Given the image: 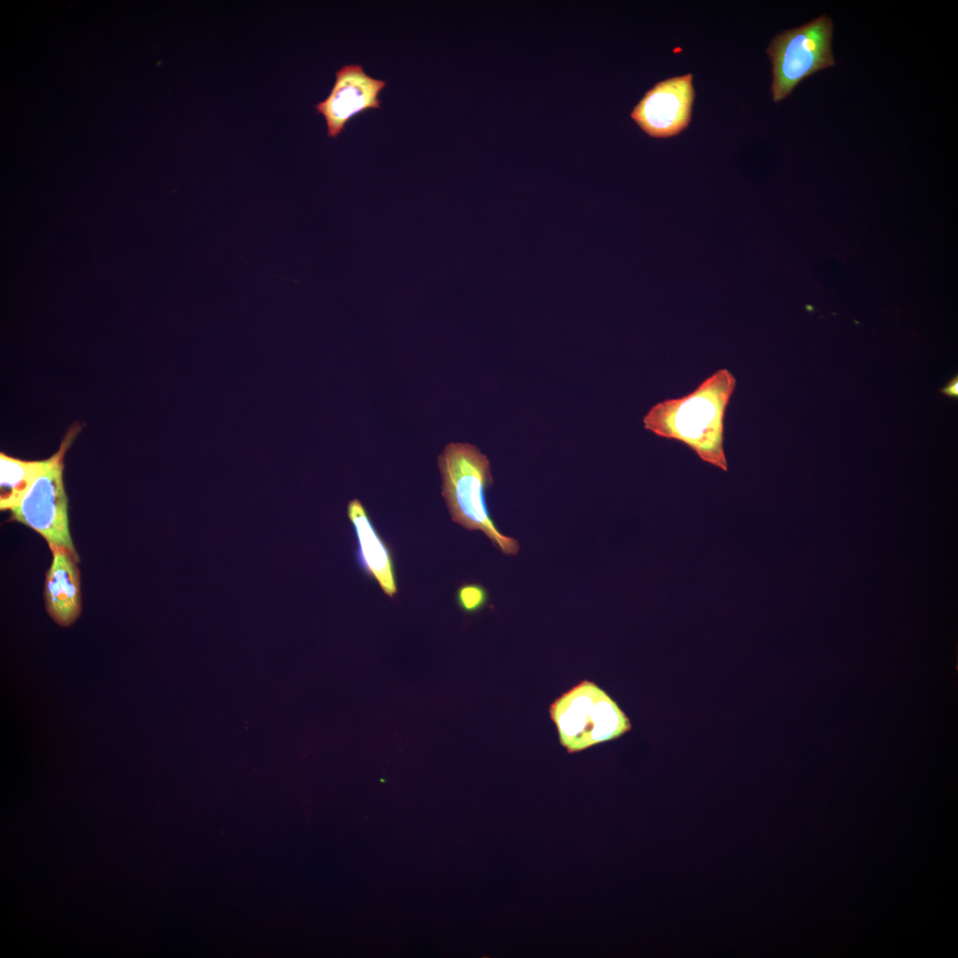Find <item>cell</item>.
I'll list each match as a JSON object with an SVG mask.
<instances>
[{"label":"cell","instance_id":"12","mask_svg":"<svg viewBox=\"0 0 958 958\" xmlns=\"http://www.w3.org/2000/svg\"><path fill=\"white\" fill-rule=\"evenodd\" d=\"M938 391L949 398H958V376L954 375Z\"/></svg>","mask_w":958,"mask_h":958},{"label":"cell","instance_id":"9","mask_svg":"<svg viewBox=\"0 0 958 958\" xmlns=\"http://www.w3.org/2000/svg\"><path fill=\"white\" fill-rule=\"evenodd\" d=\"M348 517L355 530L357 561L364 572L376 580L389 597L397 593L396 572L391 553L374 528L370 516L357 499L349 502Z\"/></svg>","mask_w":958,"mask_h":958},{"label":"cell","instance_id":"7","mask_svg":"<svg viewBox=\"0 0 958 958\" xmlns=\"http://www.w3.org/2000/svg\"><path fill=\"white\" fill-rule=\"evenodd\" d=\"M386 85L387 81L370 76L360 64L340 67L329 95L315 106L326 120L328 137L336 138L355 115L381 109L379 94Z\"/></svg>","mask_w":958,"mask_h":958},{"label":"cell","instance_id":"4","mask_svg":"<svg viewBox=\"0 0 958 958\" xmlns=\"http://www.w3.org/2000/svg\"><path fill=\"white\" fill-rule=\"evenodd\" d=\"M832 34V20L823 14L772 40L766 51L772 63L774 102L784 99L805 78L835 66Z\"/></svg>","mask_w":958,"mask_h":958},{"label":"cell","instance_id":"8","mask_svg":"<svg viewBox=\"0 0 958 958\" xmlns=\"http://www.w3.org/2000/svg\"><path fill=\"white\" fill-rule=\"evenodd\" d=\"M52 561L45 576L44 602L51 618L68 627L82 611L79 559L62 547L51 548Z\"/></svg>","mask_w":958,"mask_h":958},{"label":"cell","instance_id":"3","mask_svg":"<svg viewBox=\"0 0 958 958\" xmlns=\"http://www.w3.org/2000/svg\"><path fill=\"white\" fill-rule=\"evenodd\" d=\"M549 714L561 745L569 754L619 738L632 728L617 703L587 679L556 698L550 705Z\"/></svg>","mask_w":958,"mask_h":958},{"label":"cell","instance_id":"5","mask_svg":"<svg viewBox=\"0 0 958 958\" xmlns=\"http://www.w3.org/2000/svg\"><path fill=\"white\" fill-rule=\"evenodd\" d=\"M77 430L74 428L57 452L45 459L44 467L20 503L11 509L12 519L40 534L50 548L62 547L79 559L73 544L67 513V496L63 483V459Z\"/></svg>","mask_w":958,"mask_h":958},{"label":"cell","instance_id":"2","mask_svg":"<svg viewBox=\"0 0 958 958\" xmlns=\"http://www.w3.org/2000/svg\"><path fill=\"white\" fill-rule=\"evenodd\" d=\"M442 495L452 520L468 530H481L503 554L516 555L519 542L506 536L492 521L485 491L492 485L490 461L467 443H450L438 456Z\"/></svg>","mask_w":958,"mask_h":958},{"label":"cell","instance_id":"10","mask_svg":"<svg viewBox=\"0 0 958 958\" xmlns=\"http://www.w3.org/2000/svg\"><path fill=\"white\" fill-rule=\"evenodd\" d=\"M44 460H22L0 453V508L17 506L44 467Z\"/></svg>","mask_w":958,"mask_h":958},{"label":"cell","instance_id":"6","mask_svg":"<svg viewBox=\"0 0 958 958\" xmlns=\"http://www.w3.org/2000/svg\"><path fill=\"white\" fill-rule=\"evenodd\" d=\"M694 98L691 74L660 81L644 94L631 117L650 137L675 136L689 124Z\"/></svg>","mask_w":958,"mask_h":958},{"label":"cell","instance_id":"11","mask_svg":"<svg viewBox=\"0 0 958 958\" xmlns=\"http://www.w3.org/2000/svg\"><path fill=\"white\" fill-rule=\"evenodd\" d=\"M488 599L486 588L477 583L464 584L458 588L456 593L458 606L467 614L481 611L487 604Z\"/></svg>","mask_w":958,"mask_h":958},{"label":"cell","instance_id":"1","mask_svg":"<svg viewBox=\"0 0 958 958\" xmlns=\"http://www.w3.org/2000/svg\"><path fill=\"white\" fill-rule=\"evenodd\" d=\"M735 386L731 372L719 369L687 395L652 406L643 418L644 427L656 436L683 443L702 460L727 471L724 421Z\"/></svg>","mask_w":958,"mask_h":958}]
</instances>
